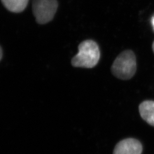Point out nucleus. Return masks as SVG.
I'll use <instances>...</instances> for the list:
<instances>
[{"label": "nucleus", "mask_w": 154, "mask_h": 154, "mask_svg": "<svg viewBox=\"0 0 154 154\" xmlns=\"http://www.w3.org/2000/svg\"><path fill=\"white\" fill-rule=\"evenodd\" d=\"M100 50L93 40H85L78 46V53L72 60V65L76 67L93 68L100 59Z\"/></svg>", "instance_id": "f257e3e1"}, {"label": "nucleus", "mask_w": 154, "mask_h": 154, "mask_svg": "<svg viewBox=\"0 0 154 154\" xmlns=\"http://www.w3.org/2000/svg\"><path fill=\"white\" fill-rule=\"evenodd\" d=\"M136 70V57L131 50H126L121 53L116 57L111 67L113 74L123 80L131 78Z\"/></svg>", "instance_id": "f03ea898"}, {"label": "nucleus", "mask_w": 154, "mask_h": 154, "mask_svg": "<svg viewBox=\"0 0 154 154\" xmlns=\"http://www.w3.org/2000/svg\"><path fill=\"white\" fill-rule=\"evenodd\" d=\"M58 5L57 0H33V11L37 22L45 24L51 21Z\"/></svg>", "instance_id": "7ed1b4c3"}, {"label": "nucleus", "mask_w": 154, "mask_h": 154, "mask_svg": "<svg viewBox=\"0 0 154 154\" xmlns=\"http://www.w3.org/2000/svg\"><path fill=\"white\" fill-rule=\"evenodd\" d=\"M142 146L135 139H126L116 144L113 154H142Z\"/></svg>", "instance_id": "20e7f679"}, {"label": "nucleus", "mask_w": 154, "mask_h": 154, "mask_svg": "<svg viewBox=\"0 0 154 154\" xmlns=\"http://www.w3.org/2000/svg\"><path fill=\"white\" fill-rule=\"evenodd\" d=\"M141 117L149 125L154 126V101L143 102L139 107Z\"/></svg>", "instance_id": "39448f33"}, {"label": "nucleus", "mask_w": 154, "mask_h": 154, "mask_svg": "<svg viewBox=\"0 0 154 154\" xmlns=\"http://www.w3.org/2000/svg\"><path fill=\"white\" fill-rule=\"evenodd\" d=\"M1 1L8 11L13 13H20L25 9L29 0H1Z\"/></svg>", "instance_id": "423d86ee"}, {"label": "nucleus", "mask_w": 154, "mask_h": 154, "mask_svg": "<svg viewBox=\"0 0 154 154\" xmlns=\"http://www.w3.org/2000/svg\"><path fill=\"white\" fill-rule=\"evenodd\" d=\"M151 23H152V28L154 30V15L151 18Z\"/></svg>", "instance_id": "0eeeda50"}, {"label": "nucleus", "mask_w": 154, "mask_h": 154, "mask_svg": "<svg viewBox=\"0 0 154 154\" xmlns=\"http://www.w3.org/2000/svg\"><path fill=\"white\" fill-rule=\"evenodd\" d=\"M2 49H1V48L0 47V61H1V60L2 58Z\"/></svg>", "instance_id": "6e6552de"}, {"label": "nucleus", "mask_w": 154, "mask_h": 154, "mask_svg": "<svg viewBox=\"0 0 154 154\" xmlns=\"http://www.w3.org/2000/svg\"><path fill=\"white\" fill-rule=\"evenodd\" d=\"M152 49H153V51H154V42H153V44H152Z\"/></svg>", "instance_id": "1a4fd4ad"}]
</instances>
